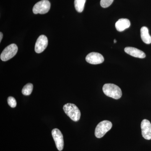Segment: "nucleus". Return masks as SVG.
<instances>
[{
    "instance_id": "obj_14",
    "label": "nucleus",
    "mask_w": 151,
    "mask_h": 151,
    "mask_svg": "<svg viewBox=\"0 0 151 151\" xmlns=\"http://www.w3.org/2000/svg\"><path fill=\"white\" fill-rule=\"evenodd\" d=\"M33 88V86L32 84L28 83L24 86L23 88L22 89V93L26 96L29 95L32 92Z\"/></svg>"
},
{
    "instance_id": "obj_16",
    "label": "nucleus",
    "mask_w": 151,
    "mask_h": 151,
    "mask_svg": "<svg viewBox=\"0 0 151 151\" xmlns=\"http://www.w3.org/2000/svg\"><path fill=\"white\" fill-rule=\"evenodd\" d=\"M8 103L12 108H15L17 106V102L15 99L12 97H9L7 99Z\"/></svg>"
},
{
    "instance_id": "obj_7",
    "label": "nucleus",
    "mask_w": 151,
    "mask_h": 151,
    "mask_svg": "<svg viewBox=\"0 0 151 151\" xmlns=\"http://www.w3.org/2000/svg\"><path fill=\"white\" fill-rule=\"evenodd\" d=\"M48 45V39L44 35L40 36L38 38L35 45V51L37 53H40L46 48Z\"/></svg>"
},
{
    "instance_id": "obj_15",
    "label": "nucleus",
    "mask_w": 151,
    "mask_h": 151,
    "mask_svg": "<svg viewBox=\"0 0 151 151\" xmlns=\"http://www.w3.org/2000/svg\"><path fill=\"white\" fill-rule=\"evenodd\" d=\"M114 0H101L100 1V5L102 7H108L112 4Z\"/></svg>"
},
{
    "instance_id": "obj_4",
    "label": "nucleus",
    "mask_w": 151,
    "mask_h": 151,
    "mask_svg": "<svg viewBox=\"0 0 151 151\" xmlns=\"http://www.w3.org/2000/svg\"><path fill=\"white\" fill-rule=\"evenodd\" d=\"M18 51V47L15 44H12L6 47L1 53V59L2 61H6L14 57Z\"/></svg>"
},
{
    "instance_id": "obj_1",
    "label": "nucleus",
    "mask_w": 151,
    "mask_h": 151,
    "mask_svg": "<svg viewBox=\"0 0 151 151\" xmlns=\"http://www.w3.org/2000/svg\"><path fill=\"white\" fill-rule=\"evenodd\" d=\"M103 90L106 96L116 100L120 99L122 95V89L116 84H105L103 86Z\"/></svg>"
},
{
    "instance_id": "obj_13",
    "label": "nucleus",
    "mask_w": 151,
    "mask_h": 151,
    "mask_svg": "<svg viewBox=\"0 0 151 151\" xmlns=\"http://www.w3.org/2000/svg\"><path fill=\"white\" fill-rule=\"evenodd\" d=\"M86 1V0H75L74 1V6H75V9L78 12H82L84 10V5Z\"/></svg>"
},
{
    "instance_id": "obj_5",
    "label": "nucleus",
    "mask_w": 151,
    "mask_h": 151,
    "mask_svg": "<svg viewBox=\"0 0 151 151\" xmlns=\"http://www.w3.org/2000/svg\"><path fill=\"white\" fill-rule=\"evenodd\" d=\"M50 8V3L48 0H42L37 3L33 8L35 14H45L48 12Z\"/></svg>"
},
{
    "instance_id": "obj_11",
    "label": "nucleus",
    "mask_w": 151,
    "mask_h": 151,
    "mask_svg": "<svg viewBox=\"0 0 151 151\" xmlns=\"http://www.w3.org/2000/svg\"><path fill=\"white\" fill-rule=\"evenodd\" d=\"M131 25L130 21L127 19H119L116 22L115 26L116 29L119 32H122L130 27Z\"/></svg>"
},
{
    "instance_id": "obj_10",
    "label": "nucleus",
    "mask_w": 151,
    "mask_h": 151,
    "mask_svg": "<svg viewBox=\"0 0 151 151\" xmlns=\"http://www.w3.org/2000/svg\"><path fill=\"white\" fill-rule=\"evenodd\" d=\"M124 51L131 56L140 58H144L146 57L145 52L137 48L131 47H127L124 49Z\"/></svg>"
},
{
    "instance_id": "obj_18",
    "label": "nucleus",
    "mask_w": 151,
    "mask_h": 151,
    "mask_svg": "<svg viewBox=\"0 0 151 151\" xmlns=\"http://www.w3.org/2000/svg\"><path fill=\"white\" fill-rule=\"evenodd\" d=\"M116 42H117V40H116V39L114 40V43H116Z\"/></svg>"
},
{
    "instance_id": "obj_9",
    "label": "nucleus",
    "mask_w": 151,
    "mask_h": 151,
    "mask_svg": "<svg viewBox=\"0 0 151 151\" xmlns=\"http://www.w3.org/2000/svg\"><path fill=\"white\" fill-rule=\"evenodd\" d=\"M142 136L147 140L151 139V124L150 121L144 119L141 124Z\"/></svg>"
},
{
    "instance_id": "obj_6",
    "label": "nucleus",
    "mask_w": 151,
    "mask_h": 151,
    "mask_svg": "<svg viewBox=\"0 0 151 151\" xmlns=\"http://www.w3.org/2000/svg\"><path fill=\"white\" fill-rule=\"evenodd\" d=\"M52 135L55 142L57 148L58 150L62 151L64 147L63 136L58 129H54L52 131Z\"/></svg>"
},
{
    "instance_id": "obj_17",
    "label": "nucleus",
    "mask_w": 151,
    "mask_h": 151,
    "mask_svg": "<svg viewBox=\"0 0 151 151\" xmlns=\"http://www.w3.org/2000/svg\"><path fill=\"white\" fill-rule=\"evenodd\" d=\"M3 37V33L2 32H0V42L1 41Z\"/></svg>"
},
{
    "instance_id": "obj_8",
    "label": "nucleus",
    "mask_w": 151,
    "mask_h": 151,
    "mask_svg": "<svg viewBox=\"0 0 151 151\" xmlns=\"http://www.w3.org/2000/svg\"><path fill=\"white\" fill-rule=\"evenodd\" d=\"M86 60L91 64H100L104 62V58L103 55L98 52H92L86 55Z\"/></svg>"
},
{
    "instance_id": "obj_3",
    "label": "nucleus",
    "mask_w": 151,
    "mask_h": 151,
    "mask_svg": "<svg viewBox=\"0 0 151 151\" xmlns=\"http://www.w3.org/2000/svg\"><path fill=\"white\" fill-rule=\"evenodd\" d=\"M112 123L110 121L105 120L100 122L97 125L95 130V136L97 138H101L110 131L112 128Z\"/></svg>"
},
{
    "instance_id": "obj_2",
    "label": "nucleus",
    "mask_w": 151,
    "mask_h": 151,
    "mask_svg": "<svg viewBox=\"0 0 151 151\" xmlns=\"http://www.w3.org/2000/svg\"><path fill=\"white\" fill-rule=\"evenodd\" d=\"M63 109L65 114L72 121L75 122L79 121L81 117V113L76 105L71 103H67L63 106Z\"/></svg>"
},
{
    "instance_id": "obj_12",
    "label": "nucleus",
    "mask_w": 151,
    "mask_h": 151,
    "mask_svg": "<svg viewBox=\"0 0 151 151\" xmlns=\"http://www.w3.org/2000/svg\"><path fill=\"white\" fill-rule=\"evenodd\" d=\"M141 37L145 43L150 44L151 43V37L149 33V29L146 27H143L141 29Z\"/></svg>"
}]
</instances>
